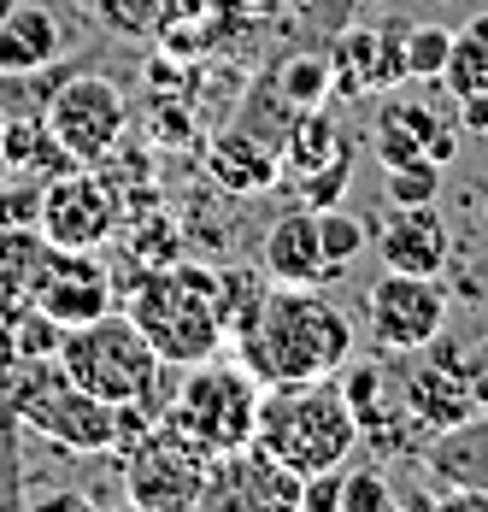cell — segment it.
Here are the masks:
<instances>
[{
    "instance_id": "1",
    "label": "cell",
    "mask_w": 488,
    "mask_h": 512,
    "mask_svg": "<svg viewBox=\"0 0 488 512\" xmlns=\"http://www.w3.org/2000/svg\"><path fill=\"white\" fill-rule=\"evenodd\" d=\"M230 354L242 359L259 383L336 377L353 359V324L318 289H306V283H271L265 277L259 301L230 324Z\"/></svg>"
},
{
    "instance_id": "2",
    "label": "cell",
    "mask_w": 488,
    "mask_h": 512,
    "mask_svg": "<svg viewBox=\"0 0 488 512\" xmlns=\"http://www.w3.org/2000/svg\"><path fill=\"white\" fill-rule=\"evenodd\" d=\"M253 448L277 460L294 477L336 471L359 448V418L347 407L336 377H306V383H265L259 418H253Z\"/></svg>"
},
{
    "instance_id": "3",
    "label": "cell",
    "mask_w": 488,
    "mask_h": 512,
    "mask_svg": "<svg viewBox=\"0 0 488 512\" xmlns=\"http://www.w3.org/2000/svg\"><path fill=\"white\" fill-rule=\"evenodd\" d=\"M124 312L136 318L147 348L177 371L224 354V342H230V318H224V295H218L212 265H189V259L153 265L147 277H136V295Z\"/></svg>"
},
{
    "instance_id": "4",
    "label": "cell",
    "mask_w": 488,
    "mask_h": 512,
    "mask_svg": "<svg viewBox=\"0 0 488 512\" xmlns=\"http://www.w3.org/2000/svg\"><path fill=\"white\" fill-rule=\"evenodd\" d=\"M259 395L265 383L247 371L242 359L212 354L200 365L177 371V389H171V407L159 424H171L183 442H195L206 460H224L253 442V418H259Z\"/></svg>"
},
{
    "instance_id": "5",
    "label": "cell",
    "mask_w": 488,
    "mask_h": 512,
    "mask_svg": "<svg viewBox=\"0 0 488 512\" xmlns=\"http://www.w3.org/2000/svg\"><path fill=\"white\" fill-rule=\"evenodd\" d=\"M0 407L12 418H24L36 436L71 448V454H112V448H124V407H106L95 395H83L77 383H65V371L53 359H12Z\"/></svg>"
},
{
    "instance_id": "6",
    "label": "cell",
    "mask_w": 488,
    "mask_h": 512,
    "mask_svg": "<svg viewBox=\"0 0 488 512\" xmlns=\"http://www.w3.org/2000/svg\"><path fill=\"white\" fill-rule=\"evenodd\" d=\"M53 365L65 371V383H77L106 407H136L165 371V359L147 348L130 312H100L89 324H71L53 348Z\"/></svg>"
},
{
    "instance_id": "7",
    "label": "cell",
    "mask_w": 488,
    "mask_h": 512,
    "mask_svg": "<svg viewBox=\"0 0 488 512\" xmlns=\"http://www.w3.org/2000/svg\"><path fill=\"white\" fill-rule=\"evenodd\" d=\"M42 124L77 165H100L130 130V95L106 71H71L48 89Z\"/></svg>"
},
{
    "instance_id": "8",
    "label": "cell",
    "mask_w": 488,
    "mask_h": 512,
    "mask_svg": "<svg viewBox=\"0 0 488 512\" xmlns=\"http://www.w3.org/2000/svg\"><path fill=\"white\" fill-rule=\"evenodd\" d=\"M118 189L106 183L100 165H65L42 177V206H36V224L53 248H77V254H95L100 242L118 236Z\"/></svg>"
},
{
    "instance_id": "9",
    "label": "cell",
    "mask_w": 488,
    "mask_h": 512,
    "mask_svg": "<svg viewBox=\"0 0 488 512\" xmlns=\"http://www.w3.org/2000/svg\"><path fill=\"white\" fill-rule=\"evenodd\" d=\"M206 471L212 460L195 442H183L171 424H153L147 436L130 442V465H124V495L142 512H189L206 495Z\"/></svg>"
},
{
    "instance_id": "10",
    "label": "cell",
    "mask_w": 488,
    "mask_h": 512,
    "mask_svg": "<svg viewBox=\"0 0 488 512\" xmlns=\"http://www.w3.org/2000/svg\"><path fill=\"white\" fill-rule=\"evenodd\" d=\"M447 312H453V295H447L441 277L389 271L365 295V330L389 354H424L441 330H447Z\"/></svg>"
},
{
    "instance_id": "11",
    "label": "cell",
    "mask_w": 488,
    "mask_h": 512,
    "mask_svg": "<svg viewBox=\"0 0 488 512\" xmlns=\"http://www.w3.org/2000/svg\"><path fill=\"white\" fill-rule=\"evenodd\" d=\"M406 24H353L330 42V95L336 101H365L406 89V53H400Z\"/></svg>"
},
{
    "instance_id": "12",
    "label": "cell",
    "mask_w": 488,
    "mask_h": 512,
    "mask_svg": "<svg viewBox=\"0 0 488 512\" xmlns=\"http://www.w3.org/2000/svg\"><path fill=\"white\" fill-rule=\"evenodd\" d=\"M259 271L271 283H330L342 277L330 259H324V236H318V206H289L265 224V242H259Z\"/></svg>"
},
{
    "instance_id": "13",
    "label": "cell",
    "mask_w": 488,
    "mask_h": 512,
    "mask_svg": "<svg viewBox=\"0 0 488 512\" xmlns=\"http://www.w3.org/2000/svg\"><path fill=\"white\" fill-rule=\"evenodd\" d=\"M377 259H383V271L441 277L453 265V236L436 206H394L389 224H377Z\"/></svg>"
},
{
    "instance_id": "14",
    "label": "cell",
    "mask_w": 488,
    "mask_h": 512,
    "mask_svg": "<svg viewBox=\"0 0 488 512\" xmlns=\"http://www.w3.org/2000/svg\"><path fill=\"white\" fill-rule=\"evenodd\" d=\"M36 312H48L59 330L71 324H89L100 312H112V277L95 254H77V248H59L53 259V277L42 283V295L30 301Z\"/></svg>"
},
{
    "instance_id": "15",
    "label": "cell",
    "mask_w": 488,
    "mask_h": 512,
    "mask_svg": "<svg viewBox=\"0 0 488 512\" xmlns=\"http://www.w3.org/2000/svg\"><path fill=\"white\" fill-rule=\"evenodd\" d=\"M441 89L453 95V112H459L465 136H488V12H477L465 30H453Z\"/></svg>"
},
{
    "instance_id": "16",
    "label": "cell",
    "mask_w": 488,
    "mask_h": 512,
    "mask_svg": "<svg viewBox=\"0 0 488 512\" xmlns=\"http://www.w3.org/2000/svg\"><path fill=\"white\" fill-rule=\"evenodd\" d=\"M65 53V24L48 0H18L0 18V77H36Z\"/></svg>"
},
{
    "instance_id": "17",
    "label": "cell",
    "mask_w": 488,
    "mask_h": 512,
    "mask_svg": "<svg viewBox=\"0 0 488 512\" xmlns=\"http://www.w3.org/2000/svg\"><path fill=\"white\" fill-rule=\"evenodd\" d=\"M206 177L230 195H265L283 183V159L277 148H265L259 136H247L242 124H224L218 136H206Z\"/></svg>"
},
{
    "instance_id": "18",
    "label": "cell",
    "mask_w": 488,
    "mask_h": 512,
    "mask_svg": "<svg viewBox=\"0 0 488 512\" xmlns=\"http://www.w3.org/2000/svg\"><path fill=\"white\" fill-rule=\"evenodd\" d=\"M424 471L436 477L441 489H477V495H488V407L436 430L424 442Z\"/></svg>"
},
{
    "instance_id": "19",
    "label": "cell",
    "mask_w": 488,
    "mask_h": 512,
    "mask_svg": "<svg viewBox=\"0 0 488 512\" xmlns=\"http://www.w3.org/2000/svg\"><path fill=\"white\" fill-rule=\"evenodd\" d=\"M53 248L42 224H6L0 230V301H36L42 283L53 277Z\"/></svg>"
},
{
    "instance_id": "20",
    "label": "cell",
    "mask_w": 488,
    "mask_h": 512,
    "mask_svg": "<svg viewBox=\"0 0 488 512\" xmlns=\"http://www.w3.org/2000/svg\"><path fill=\"white\" fill-rule=\"evenodd\" d=\"M353 154L342 136V124L324 112V106H312V112H300L294 118V130L283 136V148H277V159H283V177H306V171H318V165H330V159Z\"/></svg>"
},
{
    "instance_id": "21",
    "label": "cell",
    "mask_w": 488,
    "mask_h": 512,
    "mask_svg": "<svg viewBox=\"0 0 488 512\" xmlns=\"http://www.w3.org/2000/svg\"><path fill=\"white\" fill-rule=\"evenodd\" d=\"M294 118H300V106H294L289 95L277 89V77H271V71H259L230 124H242L247 136H259L265 148H283V136L294 130Z\"/></svg>"
},
{
    "instance_id": "22",
    "label": "cell",
    "mask_w": 488,
    "mask_h": 512,
    "mask_svg": "<svg viewBox=\"0 0 488 512\" xmlns=\"http://www.w3.org/2000/svg\"><path fill=\"white\" fill-rule=\"evenodd\" d=\"M271 77H277V89L289 95L300 112H312V106H330V53L318 48H289L277 65H265Z\"/></svg>"
},
{
    "instance_id": "23",
    "label": "cell",
    "mask_w": 488,
    "mask_h": 512,
    "mask_svg": "<svg viewBox=\"0 0 488 512\" xmlns=\"http://www.w3.org/2000/svg\"><path fill=\"white\" fill-rule=\"evenodd\" d=\"M400 53H406V83H441L447 53H453V30L447 24H406Z\"/></svg>"
},
{
    "instance_id": "24",
    "label": "cell",
    "mask_w": 488,
    "mask_h": 512,
    "mask_svg": "<svg viewBox=\"0 0 488 512\" xmlns=\"http://www.w3.org/2000/svg\"><path fill=\"white\" fill-rule=\"evenodd\" d=\"M95 12L106 30H118L130 42H159V30H165V6L159 0H95Z\"/></svg>"
},
{
    "instance_id": "25",
    "label": "cell",
    "mask_w": 488,
    "mask_h": 512,
    "mask_svg": "<svg viewBox=\"0 0 488 512\" xmlns=\"http://www.w3.org/2000/svg\"><path fill=\"white\" fill-rule=\"evenodd\" d=\"M318 236H324V259H330L336 271H347L353 259L365 254V242H371L365 218H353L342 206H324V212H318Z\"/></svg>"
},
{
    "instance_id": "26",
    "label": "cell",
    "mask_w": 488,
    "mask_h": 512,
    "mask_svg": "<svg viewBox=\"0 0 488 512\" xmlns=\"http://www.w3.org/2000/svg\"><path fill=\"white\" fill-rule=\"evenodd\" d=\"M389 183V206H436L441 195V165H430V159H418V165H400V171H383Z\"/></svg>"
},
{
    "instance_id": "27",
    "label": "cell",
    "mask_w": 488,
    "mask_h": 512,
    "mask_svg": "<svg viewBox=\"0 0 488 512\" xmlns=\"http://www.w3.org/2000/svg\"><path fill=\"white\" fill-rule=\"evenodd\" d=\"M347 177H353V154L330 159V165H318V171H306V177H294V195H300V206H342L347 195Z\"/></svg>"
},
{
    "instance_id": "28",
    "label": "cell",
    "mask_w": 488,
    "mask_h": 512,
    "mask_svg": "<svg viewBox=\"0 0 488 512\" xmlns=\"http://www.w3.org/2000/svg\"><path fill=\"white\" fill-rule=\"evenodd\" d=\"M342 512H394V489L383 477V465L342 471Z\"/></svg>"
},
{
    "instance_id": "29",
    "label": "cell",
    "mask_w": 488,
    "mask_h": 512,
    "mask_svg": "<svg viewBox=\"0 0 488 512\" xmlns=\"http://www.w3.org/2000/svg\"><path fill=\"white\" fill-rule=\"evenodd\" d=\"M36 206H42V177H0V230L6 224H36Z\"/></svg>"
},
{
    "instance_id": "30",
    "label": "cell",
    "mask_w": 488,
    "mask_h": 512,
    "mask_svg": "<svg viewBox=\"0 0 488 512\" xmlns=\"http://www.w3.org/2000/svg\"><path fill=\"white\" fill-rule=\"evenodd\" d=\"M300 512H342V465L336 471H312L300 477Z\"/></svg>"
},
{
    "instance_id": "31",
    "label": "cell",
    "mask_w": 488,
    "mask_h": 512,
    "mask_svg": "<svg viewBox=\"0 0 488 512\" xmlns=\"http://www.w3.org/2000/svg\"><path fill=\"white\" fill-rule=\"evenodd\" d=\"M12 6H18V0H0V18H6V12H12Z\"/></svg>"
},
{
    "instance_id": "32",
    "label": "cell",
    "mask_w": 488,
    "mask_h": 512,
    "mask_svg": "<svg viewBox=\"0 0 488 512\" xmlns=\"http://www.w3.org/2000/svg\"><path fill=\"white\" fill-rule=\"evenodd\" d=\"M0 177H12V165H6V159H0Z\"/></svg>"
},
{
    "instance_id": "33",
    "label": "cell",
    "mask_w": 488,
    "mask_h": 512,
    "mask_svg": "<svg viewBox=\"0 0 488 512\" xmlns=\"http://www.w3.org/2000/svg\"><path fill=\"white\" fill-rule=\"evenodd\" d=\"M359 6H383V0H359Z\"/></svg>"
}]
</instances>
